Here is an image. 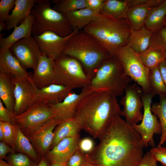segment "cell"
<instances>
[{
    "label": "cell",
    "mask_w": 166,
    "mask_h": 166,
    "mask_svg": "<svg viewBox=\"0 0 166 166\" xmlns=\"http://www.w3.org/2000/svg\"><path fill=\"white\" fill-rule=\"evenodd\" d=\"M87 161L97 166H137L145 147L139 133L120 116L99 138Z\"/></svg>",
    "instance_id": "6da1fadb"
},
{
    "label": "cell",
    "mask_w": 166,
    "mask_h": 166,
    "mask_svg": "<svg viewBox=\"0 0 166 166\" xmlns=\"http://www.w3.org/2000/svg\"><path fill=\"white\" fill-rule=\"evenodd\" d=\"M117 97L109 92L92 91L80 101L74 117L81 130L99 138L121 111Z\"/></svg>",
    "instance_id": "7a4b0ae2"
},
{
    "label": "cell",
    "mask_w": 166,
    "mask_h": 166,
    "mask_svg": "<svg viewBox=\"0 0 166 166\" xmlns=\"http://www.w3.org/2000/svg\"><path fill=\"white\" fill-rule=\"evenodd\" d=\"M62 54L78 61L90 80L101 64L112 56L93 37L83 30L77 31L68 40Z\"/></svg>",
    "instance_id": "3957f363"
},
{
    "label": "cell",
    "mask_w": 166,
    "mask_h": 166,
    "mask_svg": "<svg viewBox=\"0 0 166 166\" xmlns=\"http://www.w3.org/2000/svg\"><path fill=\"white\" fill-rule=\"evenodd\" d=\"M131 30L127 21L99 13L82 30L115 57L118 50L128 45Z\"/></svg>",
    "instance_id": "277c9868"
},
{
    "label": "cell",
    "mask_w": 166,
    "mask_h": 166,
    "mask_svg": "<svg viewBox=\"0 0 166 166\" xmlns=\"http://www.w3.org/2000/svg\"><path fill=\"white\" fill-rule=\"evenodd\" d=\"M131 80L119 61L111 56L99 65L88 85L93 91H107L117 97L123 94Z\"/></svg>",
    "instance_id": "5b68a950"
},
{
    "label": "cell",
    "mask_w": 166,
    "mask_h": 166,
    "mask_svg": "<svg viewBox=\"0 0 166 166\" xmlns=\"http://www.w3.org/2000/svg\"><path fill=\"white\" fill-rule=\"evenodd\" d=\"M51 2L49 0H35L31 11V14L34 17L32 36H38L49 31L66 37L74 31L64 14L52 7Z\"/></svg>",
    "instance_id": "8992f818"
},
{
    "label": "cell",
    "mask_w": 166,
    "mask_h": 166,
    "mask_svg": "<svg viewBox=\"0 0 166 166\" xmlns=\"http://www.w3.org/2000/svg\"><path fill=\"white\" fill-rule=\"evenodd\" d=\"M53 62L57 84L73 90L83 89L89 84L81 65L74 58L62 54Z\"/></svg>",
    "instance_id": "52a82bcc"
},
{
    "label": "cell",
    "mask_w": 166,
    "mask_h": 166,
    "mask_svg": "<svg viewBox=\"0 0 166 166\" xmlns=\"http://www.w3.org/2000/svg\"><path fill=\"white\" fill-rule=\"evenodd\" d=\"M115 57L122 65L125 74L142 89L144 93H151L150 70L143 63L138 53L128 45L118 50Z\"/></svg>",
    "instance_id": "ba28073f"
},
{
    "label": "cell",
    "mask_w": 166,
    "mask_h": 166,
    "mask_svg": "<svg viewBox=\"0 0 166 166\" xmlns=\"http://www.w3.org/2000/svg\"><path fill=\"white\" fill-rule=\"evenodd\" d=\"M54 117L53 111L49 105L35 102L25 112L14 115L13 122L25 132L36 130Z\"/></svg>",
    "instance_id": "9c48e42d"
},
{
    "label": "cell",
    "mask_w": 166,
    "mask_h": 166,
    "mask_svg": "<svg viewBox=\"0 0 166 166\" xmlns=\"http://www.w3.org/2000/svg\"><path fill=\"white\" fill-rule=\"evenodd\" d=\"M155 95L152 93H143L142 100L144 113L141 123L132 127L139 133L142 138L145 147L149 145L153 148L155 144L153 139L154 134L161 135V127L159 120L151 110L152 100Z\"/></svg>",
    "instance_id": "30bf717a"
},
{
    "label": "cell",
    "mask_w": 166,
    "mask_h": 166,
    "mask_svg": "<svg viewBox=\"0 0 166 166\" xmlns=\"http://www.w3.org/2000/svg\"><path fill=\"white\" fill-rule=\"evenodd\" d=\"M124 92L125 95L120 101L123 106L120 116L124 117L126 122L132 126L142 120L141 110L143 107L142 96L144 92L135 82L129 85Z\"/></svg>",
    "instance_id": "8fae6325"
},
{
    "label": "cell",
    "mask_w": 166,
    "mask_h": 166,
    "mask_svg": "<svg viewBox=\"0 0 166 166\" xmlns=\"http://www.w3.org/2000/svg\"><path fill=\"white\" fill-rule=\"evenodd\" d=\"M9 49L26 70L35 69L42 53L39 45L32 35L16 42Z\"/></svg>",
    "instance_id": "7c38bea8"
},
{
    "label": "cell",
    "mask_w": 166,
    "mask_h": 166,
    "mask_svg": "<svg viewBox=\"0 0 166 166\" xmlns=\"http://www.w3.org/2000/svg\"><path fill=\"white\" fill-rule=\"evenodd\" d=\"M60 122L53 118L36 130L23 132L41 158L45 157L49 151L53 138L54 129Z\"/></svg>",
    "instance_id": "4fadbf2b"
},
{
    "label": "cell",
    "mask_w": 166,
    "mask_h": 166,
    "mask_svg": "<svg viewBox=\"0 0 166 166\" xmlns=\"http://www.w3.org/2000/svg\"><path fill=\"white\" fill-rule=\"evenodd\" d=\"M11 78L15 85L14 114L16 115L26 111L35 103L36 87L30 77Z\"/></svg>",
    "instance_id": "5bb4252c"
},
{
    "label": "cell",
    "mask_w": 166,
    "mask_h": 166,
    "mask_svg": "<svg viewBox=\"0 0 166 166\" xmlns=\"http://www.w3.org/2000/svg\"><path fill=\"white\" fill-rule=\"evenodd\" d=\"M78 30L77 29L74 30L71 34L66 37H61L49 31L33 37L39 45L41 53L54 60L62 54L67 41Z\"/></svg>",
    "instance_id": "9a60e30c"
},
{
    "label": "cell",
    "mask_w": 166,
    "mask_h": 166,
    "mask_svg": "<svg viewBox=\"0 0 166 166\" xmlns=\"http://www.w3.org/2000/svg\"><path fill=\"white\" fill-rule=\"evenodd\" d=\"M33 70L30 78L37 88L40 89L52 84H57L52 59L42 53Z\"/></svg>",
    "instance_id": "2e32d148"
},
{
    "label": "cell",
    "mask_w": 166,
    "mask_h": 166,
    "mask_svg": "<svg viewBox=\"0 0 166 166\" xmlns=\"http://www.w3.org/2000/svg\"><path fill=\"white\" fill-rule=\"evenodd\" d=\"M88 85L84 87L80 93L77 94L72 92L61 102L49 105L52 109L54 118L61 122L64 120L73 117L78 105L85 96L92 92Z\"/></svg>",
    "instance_id": "e0dca14e"
},
{
    "label": "cell",
    "mask_w": 166,
    "mask_h": 166,
    "mask_svg": "<svg viewBox=\"0 0 166 166\" xmlns=\"http://www.w3.org/2000/svg\"><path fill=\"white\" fill-rule=\"evenodd\" d=\"M80 139V134L64 138L49 150L45 157L49 162L65 164L77 148Z\"/></svg>",
    "instance_id": "ac0fdd59"
},
{
    "label": "cell",
    "mask_w": 166,
    "mask_h": 166,
    "mask_svg": "<svg viewBox=\"0 0 166 166\" xmlns=\"http://www.w3.org/2000/svg\"><path fill=\"white\" fill-rule=\"evenodd\" d=\"M72 90L69 88L57 84L40 89L36 87L35 102L48 105L56 104L62 101Z\"/></svg>",
    "instance_id": "d6986e66"
},
{
    "label": "cell",
    "mask_w": 166,
    "mask_h": 166,
    "mask_svg": "<svg viewBox=\"0 0 166 166\" xmlns=\"http://www.w3.org/2000/svg\"><path fill=\"white\" fill-rule=\"evenodd\" d=\"M0 71L12 78H29L30 75L9 49L0 50Z\"/></svg>",
    "instance_id": "ffe728a7"
},
{
    "label": "cell",
    "mask_w": 166,
    "mask_h": 166,
    "mask_svg": "<svg viewBox=\"0 0 166 166\" xmlns=\"http://www.w3.org/2000/svg\"><path fill=\"white\" fill-rule=\"evenodd\" d=\"M164 0H148L146 2L129 9L126 21L131 29L138 30L144 26L145 21L149 10L158 6Z\"/></svg>",
    "instance_id": "44dd1931"
},
{
    "label": "cell",
    "mask_w": 166,
    "mask_h": 166,
    "mask_svg": "<svg viewBox=\"0 0 166 166\" xmlns=\"http://www.w3.org/2000/svg\"><path fill=\"white\" fill-rule=\"evenodd\" d=\"M35 0H16L15 6L6 22L5 30H9L22 23L31 14Z\"/></svg>",
    "instance_id": "7402d4cb"
},
{
    "label": "cell",
    "mask_w": 166,
    "mask_h": 166,
    "mask_svg": "<svg viewBox=\"0 0 166 166\" xmlns=\"http://www.w3.org/2000/svg\"><path fill=\"white\" fill-rule=\"evenodd\" d=\"M34 19V16L30 14L22 23L14 27L12 32L8 36L0 37V50L10 49L16 42L31 36Z\"/></svg>",
    "instance_id": "603a6c76"
},
{
    "label": "cell",
    "mask_w": 166,
    "mask_h": 166,
    "mask_svg": "<svg viewBox=\"0 0 166 166\" xmlns=\"http://www.w3.org/2000/svg\"><path fill=\"white\" fill-rule=\"evenodd\" d=\"M81 130L74 117L61 121L54 129L53 138L50 149H52L64 138L79 134Z\"/></svg>",
    "instance_id": "cb8c5ba5"
},
{
    "label": "cell",
    "mask_w": 166,
    "mask_h": 166,
    "mask_svg": "<svg viewBox=\"0 0 166 166\" xmlns=\"http://www.w3.org/2000/svg\"><path fill=\"white\" fill-rule=\"evenodd\" d=\"M99 13L85 8L63 14L73 30L76 29L81 30L93 21Z\"/></svg>",
    "instance_id": "d4e9b609"
},
{
    "label": "cell",
    "mask_w": 166,
    "mask_h": 166,
    "mask_svg": "<svg viewBox=\"0 0 166 166\" xmlns=\"http://www.w3.org/2000/svg\"><path fill=\"white\" fill-rule=\"evenodd\" d=\"M153 33L145 26L138 30L131 29L128 45L140 54L148 48Z\"/></svg>",
    "instance_id": "484cf974"
},
{
    "label": "cell",
    "mask_w": 166,
    "mask_h": 166,
    "mask_svg": "<svg viewBox=\"0 0 166 166\" xmlns=\"http://www.w3.org/2000/svg\"><path fill=\"white\" fill-rule=\"evenodd\" d=\"M14 89L15 85L12 78L0 71V99L5 107L13 113L15 105Z\"/></svg>",
    "instance_id": "4316f807"
},
{
    "label": "cell",
    "mask_w": 166,
    "mask_h": 166,
    "mask_svg": "<svg viewBox=\"0 0 166 166\" xmlns=\"http://www.w3.org/2000/svg\"><path fill=\"white\" fill-rule=\"evenodd\" d=\"M166 1L149 10L146 18L144 26L155 32L165 26Z\"/></svg>",
    "instance_id": "83f0119b"
},
{
    "label": "cell",
    "mask_w": 166,
    "mask_h": 166,
    "mask_svg": "<svg viewBox=\"0 0 166 166\" xmlns=\"http://www.w3.org/2000/svg\"><path fill=\"white\" fill-rule=\"evenodd\" d=\"M15 140L14 150L28 156L38 163L41 158L39 156L30 140L15 123Z\"/></svg>",
    "instance_id": "f1b7e54d"
},
{
    "label": "cell",
    "mask_w": 166,
    "mask_h": 166,
    "mask_svg": "<svg viewBox=\"0 0 166 166\" xmlns=\"http://www.w3.org/2000/svg\"><path fill=\"white\" fill-rule=\"evenodd\" d=\"M128 0H106L100 13L117 19H127Z\"/></svg>",
    "instance_id": "f546056e"
},
{
    "label": "cell",
    "mask_w": 166,
    "mask_h": 166,
    "mask_svg": "<svg viewBox=\"0 0 166 166\" xmlns=\"http://www.w3.org/2000/svg\"><path fill=\"white\" fill-rule=\"evenodd\" d=\"M165 51L149 46L146 50L139 54L143 63L150 70L158 67L160 63L165 60Z\"/></svg>",
    "instance_id": "4dcf8cb0"
},
{
    "label": "cell",
    "mask_w": 166,
    "mask_h": 166,
    "mask_svg": "<svg viewBox=\"0 0 166 166\" xmlns=\"http://www.w3.org/2000/svg\"><path fill=\"white\" fill-rule=\"evenodd\" d=\"M159 96V101L151 105L152 111L159 119L161 127L160 140L157 147L164 145L166 138V97Z\"/></svg>",
    "instance_id": "1f68e13d"
},
{
    "label": "cell",
    "mask_w": 166,
    "mask_h": 166,
    "mask_svg": "<svg viewBox=\"0 0 166 166\" xmlns=\"http://www.w3.org/2000/svg\"><path fill=\"white\" fill-rule=\"evenodd\" d=\"M53 8L65 14L86 8L85 0H54Z\"/></svg>",
    "instance_id": "d6a6232c"
},
{
    "label": "cell",
    "mask_w": 166,
    "mask_h": 166,
    "mask_svg": "<svg viewBox=\"0 0 166 166\" xmlns=\"http://www.w3.org/2000/svg\"><path fill=\"white\" fill-rule=\"evenodd\" d=\"M149 80L151 92L155 95L166 97V86L161 77L158 67L150 70Z\"/></svg>",
    "instance_id": "836d02e7"
},
{
    "label": "cell",
    "mask_w": 166,
    "mask_h": 166,
    "mask_svg": "<svg viewBox=\"0 0 166 166\" xmlns=\"http://www.w3.org/2000/svg\"><path fill=\"white\" fill-rule=\"evenodd\" d=\"M5 160L10 166H38V163L27 155L12 152Z\"/></svg>",
    "instance_id": "e575fe53"
},
{
    "label": "cell",
    "mask_w": 166,
    "mask_h": 166,
    "mask_svg": "<svg viewBox=\"0 0 166 166\" xmlns=\"http://www.w3.org/2000/svg\"><path fill=\"white\" fill-rule=\"evenodd\" d=\"M166 51V27H163L153 32L149 46Z\"/></svg>",
    "instance_id": "d590c367"
},
{
    "label": "cell",
    "mask_w": 166,
    "mask_h": 166,
    "mask_svg": "<svg viewBox=\"0 0 166 166\" xmlns=\"http://www.w3.org/2000/svg\"><path fill=\"white\" fill-rule=\"evenodd\" d=\"M0 122L2 124L3 128L4 141L10 146L13 150L15 140L14 125L10 122L1 121H0Z\"/></svg>",
    "instance_id": "8d00e7d4"
},
{
    "label": "cell",
    "mask_w": 166,
    "mask_h": 166,
    "mask_svg": "<svg viewBox=\"0 0 166 166\" xmlns=\"http://www.w3.org/2000/svg\"><path fill=\"white\" fill-rule=\"evenodd\" d=\"M87 161L86 155L78 148L66 162L65 166H82Z\"/></svg>",
    "instance_id": "74e56055"
},
{
    "label": "cell",
    "mask_w": 166,
    "mask_h": 166,
    "mask_svg": "<svg viewBox=\"0 0 166 166\" xmlns=\"http://www.w3.org/2000/svg\"><path fill=\"white\" fill-rule=\"evenodd\" d=\"M16 0H1L0 2V21L5 22L14 8Z\"/></svg>",
    "instance_id": "f35d334b"
},
{
    "label": "cell",
    "mask_w": 166,
    "mask_h": 166,
    "mask_svg": "<svg viewBox=\"0 0 166 166\" xmlns=\"http://www.w3.org/2000/svg\"><path fill=\"white\" fill-rule=\"evenodd\" d=\"M149 152L157 161L160 162L163 166H166V148L157 146L151 149Z\"/></svg>",
    "instance_id": "ab89813d"
},
{
    "label": "cell",
    "mask_w": 166,
    "mask_h": 166,
    "mask_svg": "<svg viewBox=\"0 0 166 166\" xmlns=\"http://www.w3.org/2000/svg\"><path fill=\"white\" fill-rule=\"evenodd\" d=\"M96 146L94 141L89 137H85L80 140L78 147L83 152L88 154L91 153Z\"/></svg>",
    "instance_id": "60d3db41"
},
{
    "label": "cell",
    "mask_w": 166,
    "mask_h": 166,
    "mask_svg": "<svg viewBox=\"0 0 166 166\" xmlns=\"http://www.w3.org/2000/svg\"><path fill=\"white\" fill-rule=\"evenodd\" d=\"M14 115V113L4 106L0 99V121L13 124V118Z\"/></svg>",
    "instance_id": "b9f144b4"
},
{
    "label": "cell",
    "mask_w": 166,
    "mask_h": 166,
    "mask_svg": "<svg viewBox=\"0 0 166 166\" xmlns=\"http://www.w3.org/2000/svg\"><path fill=\"white\" fill-rule=\"evenodd\" d=\"M105 0H85L86 8L97 13L101 10Z\"/></svg>",
    "instance_id": "7bdbcfd3"
},
{
    "label": "cell",
    "mask_w": 166,
    "mask_h": 166,
    "mask_svg": "<svg viewBox=\"0 0 166 166\" xmlns=\"http://www.w3.org/2000/svg\"><path fill=\"white\" fill-rule=\"evenodd\" d=\"M157 162L148 151L143 156L137 166H157Z\"/></svg>",
    "instance_id": "ee69618b"
},
{
    "label": "cell",
    "mask_w": 166,
    "mask_h": 166,
    "mask_svg": "<svg viewBox=\"0 0 166 166\" xmlns=\"http://www.w3.org/2000/svg\"><path fill=\"white\" fill-rule=\"evenodd\" d=\"M4 141L0 142V159H5L7 155L9 152H12L13 150Z\"/></svg>",
    "instance_id": "f6af8a7d"
},
{
    "label": "cell",
    "mask_w": 166,
    "mask_h": 166,
    "mask_svg": "<svg viewBox=\"0 0 166 166\" xmlns=\"http://www.w3.org/2000/svg\"><path fill=\"white\" fill-rule=\"evenodd\" d=\"M161 75L166 86V61L164 60L158 66Z\"/></svg>",
    "instance_id": "bcb514c9"
},
{
    "label": "cell",
    "mask_w": 166,
    "mask_h": 166,
    "mask_svg": "<svg viewBox=\"0 0 166 166\" xmlns=\"http://www.w3.org/2000/svg\"><path fill=\"white\" fill-rule=\"evenodd\" d=\"M148 0H128L129 8L132 7L143 4L146 2Z\"/></svg>",
    "instance_id": "7dc6e473"
},
{
    "label": "cell",
    "mask_w": 166,
    "mask_h": 166,
    "mask_svg": "<svg viewBox=\"0 0 166 166\" xmlns=\"http://www.w3.org/2000/svg\"><path fill=\"white\" fill-rule=\"evenodd\" d=\"M38 166H48L47 160L45 157L42 158Z\"/></svg>",
    "instance_id": "c3c4849f"
},
{
    "label": "cell",
    "mask_w": 166,
    "mask_h": 166,
    "mask_svg": "<svg viewBox=\"0 0 166 166\" xmlns=\"http://www.w3.org/2000/svg\"><path fill=\"white\" fill-rule=\"evenodd\" d=\"M48 161V166H65V164L56 162Z\"/></svg>",
    "instance_id": "681fc988"
},
{
    "label": "cell",
    "mask_w": 166,
    "mask_h": 166,
    "mask_svg": "<svg viewBox=\"0 0 166 166\" xmlns=\"http://www.w3.org/2000/svg\"><path fill=\"white\" fill-rule=\"evenodd\" d=\"M0 141H4V135L2 124L0 122Z\"/></svg>",
    "instance_id": "f907efd6"
},
{
    "label": "cell",
    "mask_w": 166,
    "mask_h": 166,
    "mask_svg": "<svg viewBox=\"0 0 166 166\" xmlns=\"http://www.w3.org/2000/svg\"><path fill=\"white\" fill-rule=\"evenodd\" d=\"M6 24L5 22H3L0 21V34L2 30H5L6 28Z\"/></svg>",
    "instance_id": "816d5d0a"
},
{
    "label": "cell",
    "mask_w": 166,
    "mask_h": 166,
    "mask_svg": "<svg viewBox=\"0 0 166 166\" xmlns=\"http://www.w3.org/2000/svg\"><path fill=\"white\" fill-rule=\"evenodd\" d=\"M0 166H10L8 163L3 159H0Z\"/></svg>",
    "instance_id": "f5cc1de1"
},
{
    "label": "cell",
    "mask_w": 166,
    "mask_h": 166,
    "mask_svg": "<svg viewBox=\"0 0 166 166\" xmlns=\"http://www.w3.org/2000/svg\"><path fill=\"white\" fill-rule=\"evenodd\" d=\"M82 166H97L87 161Z\"/></svg>",
    "instance_id": "db71d44e"
},
{
    "label": "cell",
    "mask_w": 166,
    "mask_h": 166,
    "mask_svg": "<svg viewBox=\"0 0 166 166\" xmlns=\"http://www.w3.org/2000/svg\"><path fill=\"white\" fill-rule=\"evenodd\" d=\"M165 26H166V15L165 19Z\"/></svg>",
    "instance_id": "11a10c76"
},
{
    "label": "cell",
    "mask_w": 166,
    "mask_h": 166,
    "mask_svg": "<svg viewBox=\"0 0 166 166\" xmlns=\"http://www.w3.org/2000/svg\"><path fill=\"white\" fill-rule=\"evenodd\" d=\"M165 60L166 61V51H165Z\"/></svg>",
    "instance_id": "9f6ffc18"
},
{
    "label": "cell",
    "mask_w": 166,
    "mask_h": 166,
    "mask_svg": "<svg viewBox=\"0 0 166 166\" xmlns=\"http://www.w3.org/2000/svg\"><path fill=\"white\" fill-rule=\"evenodd\" d=\"M165 143H166V139H165Z\"/></svg>",
    "instance_id": "6f0895ef"
},
{
    "label": "cell",
    "mask_w": 166,
    "mask_h": 166,
    "mask_svg": "<svg viewBox=\"0 0 166 166\" xmlns=\"http://www.w3.org/2000/svg\"><path fill=\"white\" fill-rule=\"evenodd\" d=\"M165 26L166 27V26Z\"/></svg>",
    "instance_id": "680465c9"
},
{
    "label": "cell",
    "mask_w": 166,
    "mask_h": 166,
    "mask_svg": "<svg viewBox=\"0 0 166 166\" xmlns=\"http://www.w3.org/2000/svg\"></svg>",
    "instance_id": "91938a15"
}]
</instances>
